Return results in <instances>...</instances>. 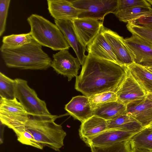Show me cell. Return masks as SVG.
<instances>
[{"mask_svg":"<svg viewBox=\"0 0 152 152\" xmlns=\"http://www.w3.org/2000/svg\"><path fill=\"white\" fill-rule=\"evenodd\" d=\"M58 116L0 113L1 124L12 129L22 144L40 149L47 147L59 151L66 135L62 126L55 122Z\"/></svg>","mask_w":152,"mask_h":152,"instance_id":"6da1fadb","label":"cell"},{"mask_svg":"<svg viewBox=\"0 0 152 152\" xmlns=\"http://www.w3.org/2000/svg\"><path fill=\"white\" fill-rule=\"evenodd\" d=\"M127 73L126 66L88 53L76 77L75 88L88 97L106 92L116 93Z\"/></svg>","mask_w":152,"mask_h":152,"instance_id":"7a4b0ae2","label":"cell"},{"mask_svg":"<svg viewBox=\"0 0 152 152\" xmlns=\"http://www.w3.org/2000/svg\"><path fill=\"white\" fill-rule=\"evenodd\" d=\"M1 57L9 68L22 69L46 70L51 66L52 60L42 46L34 39L22 46L9 48L1 45Z\"/></svg>","mask_w":152,"mask_h":152,"instance_id":"3957f363","label":"cell"},{"mask_svg":"<svg viewBox=\"0 0 152 152\" xmlns=\"http://www.w3.org/2000/svg\"><path fill=\"white\" fill-rule=\"evenodd\" d=\"M34 40L53 50H68L70 47L58 26L42 16L32 14L27 19Z\"/></svg>","mask_w":152,"mask_h":152,"instance_id":"277c9868","label":"cell"},{"mask_svg":"<svg viewBox=\"0 0 152 152\" xmlns=\"http://www.w3.org/2000/svg\"><path fill=\"white\" fill-rule=\"evenodd\" d=\"M15 81V98L28 114L35 115H49L45 101L38 97L35 91L28 85L25 80L17 78Z\"/></svg>","mask_w":152,"mask_h":152,"instance_id":"5b68a950","label":"cell"},{"mask_svg":"<svg viewBox=\"0 0 152 152\" xmlns=\"http://www.w3.org/2000/svg\"><path fill=\"white\" fill-rule=\"evenodd\" d=\"M74 7L83 11L78 17L79 18H90L103 20L105 16L110 13L115 12L118 0H76L70 1Z\"/></svg>","mask_w":152,"mask_h":152,"instance_id":"8992f818","label":"cell"},{"mask_svg":"<svg viewBox=\"0 0 152 152\" xmlns=\"http://www.w3.org/2000/svg\"><path fill=\"white\" fill-rule=\"evenodd\" d=\"M51 66L58 74L68 78L69 81L78 75L81 63L77 58L74 57L68 50H59L53 54Z\"/></svg>","mask_w":152,"mask_h":152,"instance_id":"52a82bcc","label":"cell"},{"mask_svg":"<svg viewBox=\"0 0 152 152\" xmlns=\"http://www.w3.org/2000/svg\"><path fill=\"white\" fill-rule=\"evenodd\" d=\"M124 39L134 63L144 67L152 66V44L134 35Z\"/></svg>","mask_w":152,"mask_h":152,"instance_id":"ba28073f","label":"cell"},{"mask_svg":"<svg viewBox=\"0 0 152 152\" xmlns=\"http://www.w3.org/2000/svg\"><path fill=\"white\" fill-rule=\"evenodd\" d=\"M102 30L119 63L126 66L134 63L132 55L124 38L104 26Z\"/></svg>","mask_w":152,"mask_h":152,"instance_id":"9c48e42d","label":"cell"},{"mask_svg":"<svg viewBox=\"0 0 152 152\" xmlns=\"http://www.w3.org/2000/svg\"><path fill=\"white\" fill-rule=\"evenodd\" d=\"M116 93L117 101L125 105L134 101L143 99L147 94L128 69L127 75Z\"/></svg>","mask_w":152,"mask_h":152,"instance_id":"30bf717a","label":"cell"},{"mask_svg":"<svg viewBox=\"0 0 152 152\" xmlns=\"http://www.w3.org/2000/svg\"><path fill=\"white\" fill-rule=\"evenodd\" d=\"M77 35L86 47L101 31L103 22L90 18H77L72 20Z\"/></svg>","mask_w":152,"mask_h":152,"instance_id":"8fae6325","label":"cell"},{"mask_svg":"<svg viewBox=\"0 0 152 152\" xmlns=\"http://www.w3.org/2000/svg\"><path fill=\"white\" fill-rule=\"evenodd\" d=\"M54 22L74 50L82 66L86 56L85 53L87 51V48L83 45L77 35L72 20H54Z\"/></svg>","mask_w":152,"mask_h":152,"instance_id":"7c38bea8","label":"cell"},{"mask_svg":"<svg viewBox=\"0 0 152 152\" xmlns=\"http://www.w3.org/2000/svg\"><path fill=\"white\" fill-rule=\"evenodd\" d=\"M126 106L127 114L143 127L152 123V101L146 97L130 103Z\"/></svg>","mask_w":152,"mask_h":152,"instance_id":"4fadbf2b","label":"cell"},{"mask_svg":"<svg viewBox=\"0 0 152 152\" xmlns=\"http://www.w3.org/2000/svg\"><path fill=\"white\" fill-rule=\"evenodd\" d=\"M64 109L69 114L81 123L94 115L89 98L84 95L73 97L65 105Z\"/></svg>","mask_w":152,"mask_h":152,"instance_id":"5bb4252c","label":"cell"},{"mask_svg":"<svg viewBox=\"0 0 152 152\" xmlns=\"http://www.w3.org/2000/svg\"><path fill=\"white\" fill-rule=\"evenodd\" d=\"M47 1L49 12L54 20H73L83 11L75 7L70 1L48 0Z\"/></svg>","mask_w":152,"mask_h":152,"instance_id":"9a60e30c","label":"cell"},{"mask_svg":"<svg viewBox=\"0 0 152 152\" xmlns=\"http://www.w3.org/2000/svg\"><path fill=\"white\" fill-rule=\"evenodd\" d=\"M136 133L116 129L107 130L93 138L86 145L89 147L112 145L129 140Z\"/></svg>","mask_w":152,"mask_h":152,"instance_id":"2e32d148","label":"cell"},{"mask_svg":"<svg viewBox=\"0 0 152 152\" xmlns=\"http://www.w3.org/2000/svg\"><path fill=\"white\" fill-rule=\"evenodd\" d=\"M107 130V121L94 115L81 123L79 135L86 145L93 138Z\"/></svg>","mask_w":152,"mask_h":152,"instance_id":"e0dca14e","label":"cell"},{"mask_svg":"<svg viewBox=\"0 0 152 152\" xmlns=\"http://www.w3.org/2000/svg\"><path fill=\"white\" fill-rule=\"evenodd\" d=\"M87 51L88 53L98 57L121 65L104 37L102 29L93 41L87 46Z\"/></svg>","mask_w":152,"mask_h":152,"instance_id":"ac0fdd59","label":"cell"},{"mask_svg":"<svg viewBox=\"0 0 152 152\" xmlns=\"http://www.w3.org/2000/svg\"><path fill=\"white\" fill-rule=\"evenodd\" d=\"M126 66L146 94L152 93V73L144 67L134 62Z\"/></svg>","mask_w":152,"mask_h":152,"instance_id":"d6986e66","label":"cell"},{"mask_svg":"<svg viewBox=\"0 0 152 152\" xmlns=\"http://www.w3.org/2000/svg\"><path fill=\"white\" fill-rule=\"evenodd\" d=\"M126 114V105L117 101L104 104L94 109V115L107 121Z\"/></svg>","mask_w":152,"mask_h":152,"instance_id":"ffe728a7","label":"cell"},{"mask_svg":"<svg viewBox=\"0 0 152 152\" xmlns=\"http://www.w3.org/2000/svg\"><path fill=\"white\" fill-rule=\"evenodd\" d=\"M152 14L151 7H144L130 8L117 12L114 14L120 21L127 23Z\"/></svg>","mask_w":152,"mask_h":152,"instance_id":"44dd1931","label":"cell"},{"mask_svg":"<svg viewBox=\"0 0 152 152\" xmlns=\"http://www.w3.org/2000/svg\"><path fill=\"white\" fill-rule=\"evenodd\" d=\"M129 140L134 147L152 151V128H143L133 135Z\"/></svg>","mask_w":152,"mask_h":152,"instance_id":"7402d4cb","label":"cell"},{"mask_svg":"<svg viewBox=\"0 0 152 152\" xmlns=\"http://www.w3.org/2000/svg\"><path fill=\"white\" fill-rule=\"evenodd\" d=\"M34 39L31 33L12 34L4 36L1 45L9 48L20 46L31 42Z\"/></svg>","mask_w":152,"mask_h":152,"instance_id":"603a6c76","label":"cell"},{"mask_svg":"<svg viewBox=\"0 0 152 152\" xmlns=\"http://www.w3.org/2000/svg\"><path fill=\"white\" fill-rule=\"evenodd\" d=\"M0 98L13 99L15 96V81L0 72Z\"/></svg>","mask_w":152,"mask_h":152,"instance_id":"cb8c5ba5","label":"cell"},{"mask_svg":"<svg viewBox=\"0 0 152 152\" xmlns=\"http://www.w3.org/2000/svg\"><path fill=\"white\" fill-rule=\"evenodd\" d=\"M26 113L16 98L10 100L0 98V113L23 114Z\"/></svg>","mask_w":152,"mask_h":152,"instance_id":"d4e9b609","label":"cell"},{"mask_svg":"<svg viewBox=\"0 0 152 152\" xmlns=\"http://www.w3.org/2000/svg\"><path fill=\"white\" fill-rule=\"evenodd\" d=\"M91 152H132V147L129 140L104 146H91Z\"/></svg>","mask_w":152,"mask_h":152,"instance_id":"484cf974","label":"cell"},{"mask_svg":"<svg viewBox=\"0 0 152 152\" xmlns=\"http://www.w3.org/2000/svg\"><path fill=\"white\" fill-rule=\"evenodd\" d=\"M91 107L93 109L104 104L117 101L115 92L108 91L93 95L88 97Z\"/></svg>","mask_w":152,"mask_h":152,"instance_id":"4316f807","label":"cell"},{"mask_svg":"<svg viewBox=\"0 0 152 152\" xmlns=\"http://www.w3.org/2000/svg\"><path fill=\"white\" fill-rule=\"evenodd\" d=\"M126 27L132 35H137L152 44V28L132 22L127 23Z\"/></svg>","mask_w":152,"mask_h":152,"instance_id":"83f0119b","label":"cell"},{"mask_svg":"<svg viewBox=\"0 0 152 152\" xmlns=\"http://www.w3.org/2000/svg\"><path fill=\"white\" fill-rule=\"evenodd\" d=\"M137 7H151V5L145 0H118L117 8L114 13L119 11Z\"/></svg>","mask_w":152,"mask_h":152,"instance_id":"f1b7e54d","label":"cell"},{"mask_svg":"<svg viewBox=\"0 0 152 152\" xmlns=\"http://www.w3.org/2000/svg\"><path fill=\"white\" fill-rule=\"evenodd\" d=\"M137 121L127 114L119 116L107 121V130L118 128L127 123Z\"/></svg>","mask_w":152,"mask_h":152,"instance_id":"f546056e","label":"cell"},{"mask_svg":"<svg viewBox=\"0 0 152 152\" xmlns=\"http://www.w3.org/2000/svg\"><path fill=\"white\" fill-rule=\"evenodd\" d=\"M10 0H0V36L5 31L6 21Z\"/></svg>","mask_w":152,"mask_h":152,"instance_id":"4dcf8cb0","label":"cell"},{"mask_svg":"<svg viewBox=\"0 0 152 152\" xmlns=\"http://www.w3.org/2000/svg\"><path fill=\"white\" fill-rule=\"evenodd\" d=\"M130 22L152 28V14L146 17L141 18Z\"/></svg>","mask_w":152,"mask_h":152,"instance_id":"1f68e13d","label":"cell"},{"mask_svg":"<svg viewBox=\"0 0 152 152\" xmlns=\"http://www.w3.org/2000/svg\"><path fill=\"white\" fill-rule=\"evenodd\" d=\"M131 146L132 147V152H151L152 151L149 150L138 148L132 145Z\"/></svg>","mask_w":152,"mask_h":152,"instance_id":"d6a6232c","label":"cell"},{"mask_svg":"<svg viewBox=\"0 0 152 152\" xmlns=\"http://www.w3.org/2000/svg\"><path fill=\"white\" fill-rule=\"evenodd\" d=\"M145 97L148 99L152 101V93L147 94Z\"/></svg>","mask_w":152,"mask_h":152,"instance_id":"836d02e7","label":"cell"},{"mask_svg":"<svg viewBox=\"0 0 152 152\" xmlns=\"http://www.w3.org/2000/svg\"><path fill=\"white\" fill-rule=\"evenodd\" d=\"M146 69L152 73V66L149 67H145Z\"/></svg>","mask_w":152,"mask_h":152,"instance_id":"e575fe53","label":"cell"},{"mask_svg":"<svg viewBox=\"0 0 152 152\" xmlns=\"http://www.w3.org/2000/svg\"><path fill=\"white\" fill-rule=\"evenodd\" d=\"M151 5H152V0H146Z\"/></svg>","mask_w":152,"mask_h":152,"instance_id":"d590c367","label":"cell"},{"mask_svg":"<svg viewBox=\"0 0 152 152\" xmlns=\"http://www.w3.org/2000/svg\"><path fill=\"white\" fill-rule=\"evenodd\" d=\"M146 127L152 128V123L150 124L148 126Z\"/></svg>","mask_w":152,"mask_h":152,"instance_id":"8d00e7d4","label":"cell"},{"mask_svg":"<svg viewBox=\"0 0 152 152\" xmlns=\"http://www.w3.org/2000/svg\"><path fill=\"white\" fill-rule=\"evenodd\" d=\"M151 152H152V151H151Z\"/></svg>","mask_w":152,"mask_h":152,"instance_id":"74e56055","label":"cell"}]
</instances>
